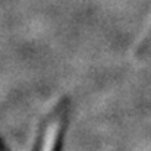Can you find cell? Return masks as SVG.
<instances>
[{"label": "cell", "instance_id": "1", "mask_svg": "<svg viewBox=\"0 0 151 151\" xmlns=\"http://www.w3.org/2000/svg\"><path fill=\"white\" fill-rule=\"evenodd\" d=\"M60 128V122L59 119H53L49 125V129L46 132L43 145H41V151H53L54 145H56V138H57V132Z\"/></svg>", "mask_w": 151, "mask_h": 151}]
</instances>
